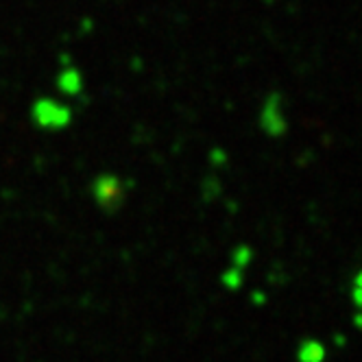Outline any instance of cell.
<instances>
[{
	"instance_id": "cell-1",
	"label": "cell",
	"mask_w": 362,
	"mask_h": 362,
	"mask_svg": "<svg viewBox=\"0 0 362 362\" xmlns=\"http://www.w3.org/2000/svg\"><path fill=\"white\" fill-rule=\"evenodd\" d=\"M90 194L103 212H118L127 201V184L114 173H98L92 179Z\"/></svg>"
},
{
	"instance_id": "cell-2",
	"label": "cell",
	"mask_w": 362,
	"mask_h": 362,
	"mask_svg": "<svg viewBox=\"0 0 362 362\" xmlns=\"http://www.w3.org/2000/svg\"><path fill=\"white\" fill-rule=\"evenodd\" d=\"M31 120L35 127L46 129V132H62L72 122V107L55 98H35L31 103Z\"/></svg>"
},
{
	"instance_id": "cell-3",
	"label": "cell",
	"mask_w": 362,
	"mask_h": 362,
	"mask_svg": "<svg viewBox=\"0 0 362 362\" xmlns=\"http://www.w3.org/2000/svg\"><path fill=\"white\" fill-rule=\"evenodd\" d=\"M284 98L279 92H271L264 100V105L257 116V124L269 138H281L288 132V120L284 116Z\"/></svg>"
},
{
	"instance_id": "cell-4",
	"label": "cell",
	"mask_w": 362,
	"mask_h": 362,
	"mask_svg": "<svg viewBox=\"0 0 362 362\" xmlns=\"http://www.w3.org/2000/svg\"><path fill=\"white\" fill-rule=\"evenodd\" d=\"M55 86L64 96L76 98V96H81L83 88H86V81H83L81 70L76 66H72V64H68V66H62V70L57 72Z\"/></svg>"
},
{
	"instance_id": "cell-5",
	"label": "cell",
	"mask_w": 362,
	"mask_h": 362,
	"mask_svg": "<svg viewBox=\"0 0 362 362\" xmlns=\"http://www.w3.org/2000/svg\"><path fill=\"white\" fill-rule=\"evenodd\" d=\"M223 190V184H221V179L216 175H208L203 179V184H201V197L203 201H214Z\"/></svg>"
},
{
	"instance_id": "cell-6",
	"label": "cell",
	"mask_w": 362,
	"mask_h": 362,
	"mask_svg": "<svg viewBox=\"0 0 362 362\" xmlns=\"http://www.w3.org/2000/svg\"><path fill=\"white\" fill-rule=\"evenodd\" d=\"M210 162H212L214 166H223V164L227 162V153H225L223 148H212V153H210Z\"/></svg>"
}]
</instances>
